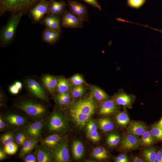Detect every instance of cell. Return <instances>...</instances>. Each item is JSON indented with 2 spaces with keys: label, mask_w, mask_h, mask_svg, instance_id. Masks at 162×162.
Instances as JSON below:
<instances>
[{
  "label": "cell",
  "mask_w": 162,
  "mask_h": 162,
  "mask_svg": "<svg viewBox=\"0 0 162 162\" xmlns=\"http://www.w3.org/2000/svg\"><path fill=\"white\" fill-rule=\"evenodd\" d=\"M12 107L24 112L34 122L46 118L49 114L47 103L26 94L12 100Z\"/></svg>",
  "instance_id": "6da1fadb"
},
{
  "label": "cell",
  "mask_w": 162,
  "mask_h": 162,
  "mask_svg": "<svg viewBox=\"0 0 162 162\" xmlns=\"http://www.w3.org/2000/svg\"><path fill=\"white\" fill-rule=\"evenodd\" d=\"M40 0H0V16L5 13L26 14Z\"/></svg>",
  "instance_id": "7a4b0ae2"
},
{
  "label": "cell",
  "mask_w": 162,
  "mask_h": 162,
  "mask_svg": "<svg viewBox=\"0 0 162 162\" xmlns=\"http://www.w3.org/2000/svg\"><path fill=\"white\" fill-rule=\"evenodd\" d=\"M22 81L28 94L48 104H50L48 92L40 78L34 75L27 76L23 79Z\"/></svg>",
  "instance_id": "3957f363"
},
{
  "label": "cell",
  "mask_w": 162,
  "mask_h": 162,
  "mask_svg": "<svg viewBox=\"0 0 162 162\" xmlns=\"http://www.w3.org/2000/svg\"><path fill=\"white\" fill-rule=\"evenodd\" d=\"M23 15L19 13L11 14L8 20L0 31V46L1 47H6L11 44Z\"/></svg>",
  "instance_id": "277c9868"
},
{
  "label": "cell",
  "mask_w": 162,
  "mask_h": 162,
  "mask_svg": "<svg viewBox=\"0 0 162 162\" xmlns=\"http://www.w3.org/2000/svg\"><path fill=\"white\" fill-rule=\"evenodd\" d=\"M47 130L49 132L64 131L68 128V124L65 116L59 110L55 109L46 123Z\"/></svg>",
  "instance_id": "5b68a950"
},
{
  "label": "cell",
  "mask_w": 162,
  "mask_h": 162,
  "mask_svg": "<svg viewBox=\"0 0 162 162\" xmlns=\"http://www.w3.org/2000/svg\"><path fill=\"white\" fill-rule=\"evenodd\" d=\"M13 108V110L8 109L3 116L1 115L8 128L14 129L26 127L29 123L28 118L19 112L15 111V108Z\"/></svg>",
  "instance_id": "8992f818"
},
{
  "label": "cell",
  "mask_w": 162,
  "mask_h": 162,
  "mask_svg": "<svg viewBox=\"0 0 162 162\" xmlns=\"http://www.w3.org/2000/svg\"><path fill=\"white\" fill-rule=\"evenodd\" d=\"M51 0H40L29 11L28 16L33 23L40 22L48 11Z\"/></svg>",
  "instance_id": "52a82bcc"
},
{
  "label": "cell",
  "mask_w": 162,
  "mask_h": 162,
  "mask_svg": "<svg viewBox=\"0 0 162 162\" xmlns=\"http://www.w3.org/2000/svg\"><path fill=\"white\" fill-rule=\"evenodd\" d=\"M96 104L91 96L84 99L80 100L73 103L70 108L82 114L91 116L94 113Z\"/></svg>",
  "instance_id": "ba28073f"
},
{
  "label": "cell",
  "mask_w": 162,
  "mask_h": 162,
  "mask_svg": "<svg viewBox=\"0 0 162 162\" xmlns=\"http://www.w3.org/2000/svg\"><path fill=\"white\" fill-rule=\"evenodd\" d=\"M69 10L83 22H88L89 16L87 7L83 4L76 0H67Z\"/></svg>",
  "instance_id": "9c48e42d"
},
{
  "label": "cell",
  "mask_w": 162,
  "mask_h": 162,
  "mask_svg": "<svg viewBox=\"0 0 162 162\" xmlns=\"http://www.w3.org/2000/svg\"><path fill=\"white\" fill-rule=\"evenodd\" d=\"M83 22L73 13L67 10L61 18V26L63 27L81 28L83 26Z\"/></svg>",
  "instance_id": "30bf717a"
},
{
  "label": "cell",
  "mask_w": 162,
  "mask_h": 162,
  "mask_svg": "<svg viewBox=\"0 0 162 162\" xmlns=\"http://www.w3.org/2000/svg\"><path fill=\"white\" fill-rule=\"evenodd\" d=\"M52 153L55 160L58 162L68 161L70 156L67 140L62 141L52 150Z\"/></svg>",
  "instance_id": "8fae6325"
},
{
  "label": "cell",
  "mask_w": 162,
  "mask_h": 162,
  "mask_svg": "<svg viewBox=\"0 0 162 162\" xmlns=\"http://www.w3.org/2000/svg\"><path fill=\"white\" fill-rule=\"evenodd\" d=\"M46 120V118L28 124L25 129V133L27 136L32 138L38 139L39 138Z\"/></svg>",
  "instance_id": "7c38bea8"
},
{
  "label": "cell",
  "mask_w": 162,
  "mask_h": 162,
  "mask_svg": "<svg viewBox=\"0 0 162 162\" xmlns=\"http://www.w3.org/2000/svg\"><path fill=\"white\" fill-rule=\"evenodd\" d=\"M40 79L47 92L54 96L57 91V78L53 75L46 74L41 75Z\"/></svg>",
  "instance_id": "4fadbf2b"
},
{
  "label": "cell",
  "mask_w": 162,
  "mask_h": 162,
  "mask_svg": "<svg viewBox=\"0 0 162 162\" xmlns=\"http://www.w3.org/2000/svg\"><path fill=\"white\" fill-rule=\"evenodd\" d=\"M68 6L63 0H51L47 15H50L61 18Z\"/></svg>",
  "instance_id": "5bb4252c"
},
{
  "label": "cell",
  "mask_w": 162,
  "mask_h": 162,
  "mask_svg": "<svg viewBox=\"0 0 162 162\" xmlns=\"http://www.w3.org/2000/svg\"><path fill=\"white\" fill-rule=\"evenodd\" d=\"M140 145V140L135 136L129 134L124 136L121 141L120 148L124 151L138 148Z\"/></svg>",
  "instance_id": "9a60e30c"
},
{
  "label": "cell",
  "mask_w": 162,
  "mask_h": 162,
  "mask_svg": "<svg viewBox=\"0 0 162 162\" xmlns=\"http://www.w3.org/2000/svg\"><path fill=\"white\" fill-rule=\"evenodd\" d=\"M61 18L57 16L46 15L40 22L46 28L62 32L61 24Z\"/></svg>",
  "instance_id": "2e32d148"
},
{
  "label": "cell",
  "mask_w": 162,
  "mask_h": 162,
  "mask_svg": "<svg viewBox=\"0 0 162 162\" xmlns=\"http://www.w3.org/2000/svg\"><path fill=\"white\" fill-rule=\"evenodd\" d=\"M60 32L45 28L42 34V40L49 44L56 43L60 39L61 36Z\"/></svg>",
  "instance_id": "e0dca14e"
},
{
  "label": "cell",
  "mask_w": 162,
  "mask_h": 162,
  "mask_svg": "<svg viewBox=\"0 0 162 162\" xmlns=\"http://www.w3.org/2000/svg\"><path fill=\"white\" fill-rule=\"evenodd\" d=\"M134 100V96L125 93L122 90L116 95L114 101L117 105L130 108Z\"/></svg>",
  "instance_id": "ac0fdd59"
},
{
  "label": "cell",
  "mask_w": 162,
  "mask_h": 162,
  "mask_svg": "<svg viewBox=\"0 0 162 162\" xmlns=\"http://www.w3.org/2000/svg\"><path fill=\"white\" fill-rule=\"evenodd\" d=\"M62 139L59 134L54 133L42 139L40 142L42 146L50 150H52L58 145Z\"/></svg>",
  "instance_id": "d6986e66"
},
{
  "label": "cell",
  "mask_w": 162,
  "mask_h": 162,
  "mask_svg": "<svg viewBox=\"0 0 162 162\" xmlns=\"http://www.w3.org/2000/svg\"><path fill=\"white\" fill-rule=\"evenodd\" d=\"M50 150L43 146L38 148L34 152L38 161L39 162H52V158H54L52 153H51Z\"/></svg>",
  "instance_id": "ffe728a7"
},
{
  "label": "cell",
  "mask_w": 162,
  "mask_h": 162,
  "mask_svg": "<svg viewBox=\"0 0 162 162\" xmlns=\"http://www.w3.org/2000/svg\"><path fill=\"white\" fill-rule=\"evenodd\" d=\"M70 115L72 120L79 127L85 126L91 116L82 114L70 108L69 109Z\"/></svg>",
  "instance_id": "44dd1931"
},
{
  "label": "cell",
  "mask_w": 162,
  "mask_h": 162,
  "mask_svg": "<svg viewBox=\"0 0 162 162\" xmlns=\"http://www.w3.org/2000/svg\"><path fill=\"white\" fill-rule=\"evenodd\" d=\"M146 126L143 124L137 122H131L127 128L128 134L134 136H141L146 131Z\"/></svg>",
  "instance_id": "7402d4cb"
},
{
  "label": "cell",
  "mask_w": 162,
  "mask_h": 162,
  "mask_svg": "<svg viewBox=\"0 0 162 162\" xmlns=\"http://www.w3.org/2000/svg\"><path fill=\"white\" fill-rule=\"evenodd\" d=\"M38 139L29 137L24 142L19 153L20 156L24 157L30 153L36 146Z\"/></svg>",
  "instance_id": "603a6c76"
},
{
  "label": "cell",
  "mask_w": 162,
  "mask_h": 162,
  "mask_svg": "<svg viewBox=\"0 0 162 162\" xmlns=\"http://www.w3.org/2000/svg\"><path fill=\"white\" fill-rule=\"evenodd\" d=\"M117 105L113 100H106L101 106L99 113L101 115H108L113 113L118 108Z\"/></svg>",
  "instance_id": "cb8c5ba5"
},
{
  "label": "cell",
  "mask_w": 162,
  "mask_h": 162,
  "mask_svg": "<svg viewBox=\"0 0 162 162\" xmlns=\"http://www.w3.org/2000/svg\"><path fill=\"white\" fill-rule=\"evenodd\" d=\"M157 152L154 147L145 148L142 152V155L145 160L148 162H155L157 158Z\"/></svg>",
  "instance_id": "d4e9b609"
},
{
  "label": "cell",
  "mask_w": 162,
  "mask_h": 162,
  "mask_svg": "<svg viewBox=\"0 0 162 162\" xmlns=\"http://www.w3.org/2000/svg\"><path fill=\"white\" fill-rule=\"evenodd\" d=\"M70 92H68L58 94L54 96L56 103L59 106L67 105L70 100Z\"/></svg>",
  "instance_id": "484cf974"
},
{
  "label": "cell",
  "mask_w": 162,
  "mask_h": 162,
  "mask_svg": "<svg viewBox=\"0 0 162 162\" xmlns=\"http://www.w3.org/2000/svg\"><path fill=\"white\" fill-rule=\"evenodd\" d=\"M72 150L74 158L76 159H80L82 158L84 154V146L80 141H75L73 143Z\"/></svg>",
  "instance_id": "4316f807"
},
{
  "label": "cell",
  "mask_w": 162,
  "mask_h": 162,
  "mask_svg": "<svg viewBox=\"0 0 162 162\" xmlns=\"http://www.w3.org/2000/svg\"><path fill=\"white\" fill-rule=\"evenodd\" d=\"M70 88V83L66 78L63 76L57 78V94L68 92Z\"/></svg>",
  "instance_id": "83f0119b"
},
{
  "label": "cell",
  "mask_w": 162,
  "mask_h": 162,
  "mask_svg": "<svg viewBox=\"0 0 162 162\" xmlns=\"http://www.w3.org/2000/svg\"><path fill=\"white\" fill-rule=\"evenodd\" d=\"M98 124L100 129L104 132L110 131L112 130L114 128L113 123L110 118H107L99 119Z\"/></svg>",
  "instance_id": "f1b7e54d"
},
{
  "label": "cell",
  "mask_w": 162,
  "mask_h": 162,
  "mask_svg": "<svg viewBox=\"0 0 162 162\" xmlns=\"http://www.w3.org/2000/svg\"><path fill=\"white\" fill-rule=\"evenodd\" d=\"M91 88L93 96L98 101H104L108 98V94L100 88L96 86H92Z\"/></svg>",
  "instance_id": "f546056e"
},
{
  "label": "cell",
  "mask_w": 162,
  "mask_h": 162,
  "mask_svg": "<svg viewBox=\"0 0 162 162\" xmlns=\"http://www.w3.org/2000/svg\"><path fill=\"white\" fill-rule=\"evenodd\" d=\"M117 123L121 126L124 127L130 122V119L125 108L123 111L118 113L116 116Z\"/></svg>",
  "instance_id": "4dcf8cb0"
},
{
  "label": "cell",
  "mask_w": 162,
  "mask_h": 162,
  "mask_svg": "<svg viewBox=\"0 0 162 162\" xmlns=\"http://www.w3.org/2000/svg\"><path fill=\"white\" fill-rule=\"evenodd\" d=\"M92 154L94 158L99 160L106 159L108 158V154L106 150L102 147H96L94 148Z\"/></svg>",
  "instance_id": "1f68e13d"
},
{
  "label": "cell",
  "mask_w": 162,
  "mask_h": 162,
  "mask_svg": "<svg viewBox=\"0 0 162 162\" xmlns=\"http://www.w3.org/2000/svg\"><path fill=\"white\" fill-rule=\"evenodd\" d=\"M154 139L150 131L147 130L142 135L140 145L144 146H150L154 143Z\"/></svg>",
  "instance_id": "d6a6232c"
},
{
  "label": "cell",
  "mask_w": 162,
  "mask_h": 162,
  "mask_svg": "<svg viewBox=\"0 0 162 162\" xmlns=\"http://www.w3.org/2000/svg\"><path fill=\"white\" fill-rule=\"evenodd\" d=\"M150 131L154 139L162 141V128L158 124L152 126Z\"/></svg>",
  "instance_id": "836d02e7"
},
{
  "label": "cell",
  "mask_w": 162,
  "mask_h": 162,
  "mask_svg": "<svg viewBox=\"0 0 162 162\" xmlns=\"http://www.w3.org/2000/svg\"><path fill=\"white\" fill-rule=\"evenodd\" d=\"M14 136L13 132H9L2 135L0 137L1 143L4 146L14 142Z\"/></svg>",
  "instance_id": "e575fe53"
},
{
  "label": "cell",
  "mask_w": 162,
  "mask_h": 162,
  "mask_svg": "<svg viewBox=\"0 0 162 162\" xmlns=\"http://www.w3.org/2000/svg\"><path fill=\"white\" fill-rule=\"evenodd\" d=\"M120 136L116 134H112L107 137L106 142L108 145L110 146L113 147L117 145L120 142Z\"/></svg>",
  "instance_id": "d590c367"
},
{
  "label": "cell",
  "mask_w": 162,
  "mask_h": 162,
  "mask_svg": "<svg viewBox=\"0 0 162 162\" xmlns=\"http://www.w3.org/2000/svg\"><path fill=\"white\" fill-rule=\"evenodd\" d=\"M85 89L81 85L75 86L73 87L71 90L73 97L76 98L81 96L84 93Z\"/></svg>",
  "instance_id": "8d00e7d4"
},
{
  "label": "cell",
  "mask_w": 162,
  "mask_h": 162,
  "mask_svg": "<svg viewBox=\"0 0 162 162\" xmlns=\"http://www.w3.org/2000/svg\"><path fill=\"white\" fill-rule=\"evenodd\" d=\"M18 149V145L14 142L4 146V150L8 154L13 155L15 154Z\"/></svg>",
  "instance_id": "74e56055"
},
{
  "label": "cell",
  "mask_w": 162,
  "mask_h": 162,
  "mask_svg": "<svg viewBox=\"0 0 162 162\" xmlns=\"http://www.w3.org/2000/svg\"><path fill=\"white\" fill-rule=\"evenodd\" d=\"M146 0H127V5L129 7L139 9L145 3Z\"/></svg>",
  "instance_id": "f35d334b"
},
{
  "label": "cell",
  "mask_w": 162,
  "mask_h": 162,
  "mask_svg": "<svg viewBox=\"0 0 162 162\" xmlns=\"http://www.w3.org/2000/svg\"><path fill=\"white\" fill-rule=\"evenodd\" d=\"M8 97L2 87H0V105L1 108L6 107Z\"/></svg>",
  "instance_id": "ab89813d"
},
{
  "label": "cell",
  "mask_w": 162,
  "mask_h": 162,
  "mask_svg": "<svg viewBox=\"0 0 162 162\" xmlns=\"http://www.w3.org/2000/svg\"><path fill=\"white\" fill-rule=\"evenodd\" d=\"M70 80L75 86L81 85L84 82L83 78L78 74L75 75L71 77Z\"/></svg>",
  "instance_id": "60d3db41"
},
{
  "label": "cell",
  "mask_w": 162,
  "mask_h": 162,
  "mask_svg": "<svg viewBox=\"0 0 162 162\" xmlns=\"http://www.w3.org/2000/svg\"><path fill=\"white\" fill-rule=\"evenodd\" d=\"M83 1L87 4L96 8L99 10L101 11V6L98 0H79Z\"/></svg>",
  "instance_id": "b9f144b4"
},
{
  "label": "cell",
  "mask_w": 162,
  "mask_h": 162,
  "mask_svg": "<svg viewBox=\"0 0 162 162\" xmlns=\"http://www.w3.org/2000/svg\"><path fill=\"white\" fill-rule=\"evenodd\" d=\"M87 135L89 138L94 142H98L100 140V137L97 130L87 133Z\"/></svg>",
  "instance_id": "7bdbcfd3"
},
{
  "label": "cell",
  "mask_w": 162,
  "mask_h": 162,
  "mask_svg": "<svg viewBox=\"0 0 162 162\" xmlns=\"http://www.w3.org/2000/svg\"><path fill=\"white\" fill-rule=\"evenodd\" d=\"M87 133L97 130V127L93 120H91L88 122L87 126Z\"/></svg>",
  "instance_id": "ee69618b"
},
{
  "label": "cell",
  "mask_w": 162,
  "mask_h": 162,
  "mask_svg": "<svg viewBox=\"0 0 162 162\" xmlns=\"http://www.w3.org/2000/svg\"><path fill=\"white\" fill-rule=\"evenodd\" d=\"M24 158V161L26 162H36L38 161L36 156L30 154H27Z\"/></svg>",
  "instance_id": "f6af8a7d"
},
{
  "label": "cell",
  "mask_w": 162,
  "mask_h": 162,
  "mask_svg": "<svg viewBox=\"0 0 162 162\" xmlns=\"http://www.w3.org/2000/svg\"><path fill=\"white\" fill-rule=\"evenodd\" d=\"M117 162H128L129 160L127 155L124 154H121L117 156L115 159Z\"/></svg>",
  "instance_id": "bcb514c9"
},
{
  "label": "cell",
  "mask_w": 162,
  "mask_h": 162,
  "mask_svg": "<svg viewBox=\"0 0 162 162\" xmlns=\"http://www.w3.org/2000/svg\"><path fill=\"white\" fill-rule=\"evenodd\" d=\"M9 90L10 92L14 95L17 94L20 90L17 88L14 84L10 86L9 87Z\"/></svg>",
  "instance_id": "7dc6e473"
},
{
  "label": "cell",
  "mask_w": 162,
  "mask_h": 162,
  "mask_svg": "<svg viewBox=\"0 0 162 162\" xmlns=\"http://www.w3.org/2000/svg\"><path fill=\"white\" fill-rule=\"evenodd\" d=\"M8 128L7 125L2 117L0 115V130L2 131L4 130L6 128Z\"/></svg>",
  "instance_id": "c3c4849f"
},
{
  "label": "cell",
  "mask_w": 162,
  "mask_h": 162,
  "mask_svg": "<svg viewBox=\"0 0 162 162\" xmlns=\"http://www.w3.org/2000/svg\"><path fill=\"white\" fill-rule=\"evenodd\" d=\"M16 135L24 141L27 138L26 137L27 135L25 132H18L16 133Z\"/></svg>",
  "instance_id": "681fc988"
},
{
  "label": "cell",
  "mask_w": 162,
  "mask_h": 162,
  "mask_svg": "<svg viewBox=\"0 0 162 162\" xmlns=\"http://www.w3.org/2000/svg\"><path fill=\"white\" fill-rule=\"evenodd\" d=\"M156 162H162V148H160L157 152Z\"/></svg>",
  "instance_id": "f907efd6"
},
{
  "label": "cell",
  "mask_w": 162,
  "mask_h": 162,
  "mask_svg": "<svg viewBox=\"0 0 162 162\" xmlns=\"http://www.w3.org/2000/svg\"><path fill=\"white\" fill-rule=\"evenodd\" d=\"M127 22H128V23H133L135 24H138V25H140L142 26H145V27H146L149 28H150L151 29H153V30H154L158 31V32H160L161 33V34H162V35H161V37L162 38V29H157V28H152V27H151L148 26L147 25H141V24H138V23H134V22H131L130 21H127Z\"/></svg>",
  "instance_id": "816d5d0a"
},
{
  "label": "cell",
  "mask_w": 162,
  "mask_h": 162,
  "mask_svg": "<svg viewBox=\"0 0 162 162\" xmlns=\"http://www.w3.org/2000/svg\"><path fill=\"white\" fill-rule=\"evenodd\" d=\"M14 139L16 143L19 146L22 145L24 142L16 135L14 136Z\"/></svg>",
  "instance_id": "f5cc1de1"
},
{
  "label": "cell",
  "mask_w": 162,
  "mask_h": 162,
  "mask_svg": "<svg viewBox=\"0 0 162 162\" xmlns=\"http://www.w3.org/2000/svg\"><path fill=\"white\" fill-rule=\"evenodd\" d=\"M6 153L3 149L0 148V160H2L5 158L6 157Z\"/></svg>",
  "instance_id": "db71d44e"
},
{
  "label": "cell",
  "mask_w": 162,
  "mask_h": 162,
  "mask_svg": "<svg viewBox=\"0 0 162 162\" xmlns=\"http://www.w3.org/2000/svg\"><path fill=\"white\" fill-rule=\"evenodd\" d=\"M14 84L20 91L22 89L23 85L21 82L16 81L14 82Z\"/></svg>",
  "instance_id": "11a10c76"
},
{
  "label": "cell",
  "mask_w": 162,
  "mask_h": 162,
  "mask_svg": "<svg viewBox=\"0 0 162 162\" xmlns=\"http://www.w3.org/2000/svg\"><path fill=\"white\" fill-rule=\"evenodd\" d=\"M132 162H143V161L140 157H134L132 160Z\"/></svg>",
  "instance_id": "9f6ffc18"
},
{
  "label": "cell",
  "mask_w": 162,
  "mask_h": 162,
  "mask_svg": "<svg viewBox=\"0 0 162 162\" xmlns=\"http://www.w3.org/2000/svg\"><path fill=\"white\" fill-rule=\"evenodd\" d=\"M160 127H161V128H162V118L159 123L158 124Z\"/></svg>",
  "instance_id": "6f0895ef"
}]
</instances>
